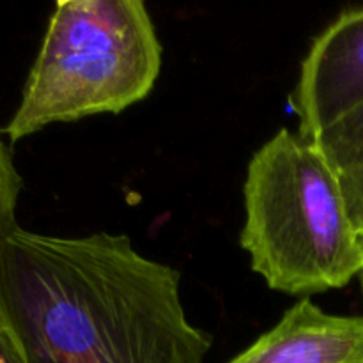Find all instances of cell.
<instances>
[{
  "mask_svg": "<svg viewBox=\"0 0 363 363\" xmlns=\"http://www.w3.org/2000/svg\"><path fill=\"white\" fill-rule=\"evenodd\" d=\"M179 284L128 236L16 227L0 241V321L27 363H204L213 340Z\"/></svg>",
  "mask_w": 363,
  "mask_h": 363,
  "instance_id": "6da1fadb",
  "label": "cell"
},
{
  "mask_svg": "<svg viewBox=\"0 0 363 363\" xmlns=\"http://www.w3.org/2000/svg\"><path fill=\"white\" fill-rule=\"evenodd\" d=\"M241 247L269 289L315 294L363 269L342 181L314 142L282 128L248 163Z\"/></svg>",
  "mask_w": 363,
  "mask_h": 363,
  "instance_id": "7a4b0ae2",
  "label": "cell"
},
{
  "mask_svg": "<svg viewBox=\"0 0 363 363\" xmlns=\"http://www.w3.org/2000/svg\"><path fill=\"white\" fill-rule=\"evenodd\" d=\"M160 69L142 0H59L4 135L14 144L50 124L121 113L147 98Z\"/></svg>",
  "mask_w": 363,
  "mask_h": 363,
  "instance_id": "3957f363",
  "label": "cell"
},
{
  "mask_svg": "<svg viewBox=\"0 0 363 363\" xmlns=\"http://www.w3.org/2000/svg\"><path fill=\"white\" fill-rule=\"evenodd\" d=\"M293 105L307 142L363 106V7L344 11L314 39Z\"/></svg>",
  "mask_w": 363,
  "mask_h": 363,
  "instance_id": "277c9868",
  "label": "cell"
},
{
  "mask_svg": "<svg viewBox=\"0 0 363 363\" xmlns=\"http://www.w3.org/2000/svg\"><path fill=\"white\" fill-rule=\"evenodd\" d=\"M229 363H363V315H332L303 298Z\"/></svg>",
  "mask_w": 363,
  "mask_h": 363,
  "instance_id": "5b68a950",
  "label": "cell"
},
{
  "mask_svg": "<svg viewBox=\"0 0 363 363\" xmlns=\"http://www.w3.org/2000/svg\"><path fill=\"white\" fill-rule=\"evenodd\" d=\"M339 176L363 165V106L314 140Z\"/></svg>",
  "mask_w": 363,
  "mask_h": 363,
  "instance_id": "8992f818",
  "label": "cell"
},
{
  "mask_svg": "<svg viewBox=\"0 0 363 363\" xmlns=\"http://www.w3.org/2000/svg\"><path fill=\"white\" fill-rule=\"evenodd\" d=\"M23 179L14 165L13 152L6 142L4 130H0V241L18 227L16 208Z\"/></svg>",
  "mask_w": 363,
  "mask_h": 363,
  "instance_id": "52a82bcc",
  "label": "cell"
},
{
  "mask_svg": "<svg viewBox=\"0 0 363 363\" xmlns=\"http://www.w3.org/2000/svg\"><path fill=\"white\" fill-rule=\"evenodd\" d=\"M344 195H346L347 208L354 225L363 234V165L340 176Z\"/></svg>",
  "mask_w": 363,
  "mask_h": 363,
  "instance_id": "ba28073f",
  "label": "cell"
},
{
  "mask_svg": "<svg viewBox=\"0 0 363 363\" xmlns=\"http://www.w3.org/2000/svg\"><path fill=\"white\" fill-rule=\"evenodd\" d=\"M0 363H27L2 321H0Z\"/></svg>",
  "mask_w": 363,
  "mask_h": 363,
  "instance_id": "9c48e42d",
  "label": "cell"
},
{
  "mask_svg": "<svg viewBox=\"0 0 363 363\" xmlns=\"http://www.w3.org/2000/svg\"><path fill=\"white\" fill-rule=\"evenodd\" d=\"M360 280H362V293H363V269H362V273H360Z\"/></svg>",
  "mask_w": 363,
  "mask_h": 363,
  "instance_id": "30bf717a",
  "label": "cell"
},
{
  "mask_svg": "<svg viewBox=\"0 0 363 363\" xmlns=\"http://www.w3.org/2000/svg\"><path fill=\"white\" fill-rule=\"evenodd\" d=\"M362 236H363V234H362Z\"/></svg>",
  "mask_w": 363,
  "mask_h": 363,
  "instance_id": "8fae6325",
  "label": "cell"
}]
</instances>
